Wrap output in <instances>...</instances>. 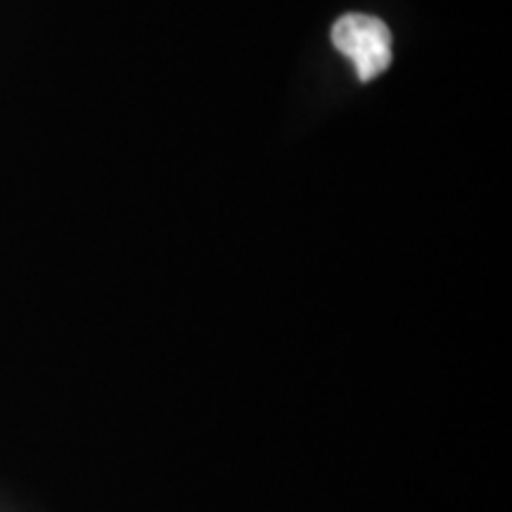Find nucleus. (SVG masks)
<instances>
[{
  "instance_id": "1",
  "label": "nucleus",
  "mask_w": 512,
  "mask_h": 512,
  "mask_svg": "<svg viewBox=\"0 0 512 512\" xmlns=\"http://www.w3.org/2000/svg\"><path fill=\"white\" fill-rule=\"evenodd\" d=\"M332 43L349 62H354L361 81L377 79L392 64V34L377 17H339L332 27Z\"/></svg>"
}]
</instances>
